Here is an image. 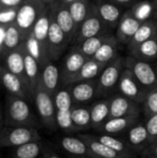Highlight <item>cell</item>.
<instances>
[{
  "label": "cell",
  "mask_w": 157,
  "mask_h": 158,
  "mask_svg": "<svg viewBox=\"0 0 157 158\" xmlns=\"http://www.w3.org/2000/svg\"><path fill=\"white\" fill-rule=\"evenodd\" d=\"M6 126H26L35 128L36 118L26 99L9 94L6 97L5 118Z\"/></svg>",
  "instance_id": "6da1fadb"
},
{
  "label": "cell",
  "mask_w": 157,
  "mask_h": 158,
  "mask_svg": "<svg viewBox=\"0 0 157 158\" xmlns=\"http://www.w3.org/2000/svg\"><path fill=\"white\" fill-rule=\"evenodd\" d=\"M45 6L46 5L42 0H23L19 5L15 24L23 41H25L31 32L36 19Z\"/></svg>",
  "instance_id": "7a4b0ae2"
},
{
  "label": "cell",
  "mask_w": 157,
  "mask_h": 158,
  "mask_svg": "<svg viewBox=\"0 0 157 158\" xmlns=\"http://www.w3.org/2000/svg\"><path fill=\"white\" fill-rule=\"evenodd\" d=\"M37 141H41V136L32 127L5 126L0 130V146L2 147H18Z\"/></svg>",
  "instance_id": "3957f363"
},
{
  "label": "cell",
  "mask_w": 157,
  "mask_h": 158,
  "mask_svg": "<svg viewBox=\"0 0 157 158\" xmlns=\"http://www.w3.org/2000/svg\"><path fill=\"white\" fill-rule=\"evenodd\" d=\"M32 100L34 101L43 125L51 131L56 130L57 125L56 121V107L54 98L42 87L40 82L34 91Z\"/></svg>",
  "instance_id": "277c9868"
},
{
  "label": "cell",
  "mask_w": 157,
  "mask_h": 158,
  "mask_svg": "<svg viewBox=\"0 0 157 158\" xmlns=\"http://www.w3.org/2000/svg\"><path fill=\"white\" fill-rule=\"evenodd\" d=\"M124 69V57L120 56L105 67L97 78V96L106 95L118 86L121 72Z\"/></svg>",
  "instance_id": "5b68a950"
},
{
  "label": "cell",
  "mask_w": 157,
  "mask_h": 158,
  "mask_svg": "<svg viewBox=\"0 0 157 158\" xmlns=\"http://www.w3.org/2000/svg\"><path fill=\"white\" fill-rule=\"evenodd\" d=\"M125 68L129 69L136 80L147 90L157 86V78L154 66L147 61L138 59L130 55L124 57Z\"/></svg>",
  "instance_id": "8992f818"
},
{
  "label": "cell",
  "mask_w": 157,
  "mask_h": 158,
  "mask_svg": "<svg viewBox=\"0 0 157 158\" xmlns=\"http://www.w3.org/2000/svg\"><path fill=\"white\" fill-rule=\"evenodd\" d=\"M108 29L109 27L101 19L96 12L94 5H93L90 14L78 28L71 44L74 45H79L88 38L99 35L101 33L109 32Z\"/></svg>",
  "instance_id": "52a82bcc"
},
{
  "label": "cell",
  "mask_w": 157,
  "mask_h": 158,
  "mask_svg": "<svg viewBox=\"0 0 157 158\" xmlns=\"http://www.w3.org/2000/svg\"><path fill=\"white\" fill-rule=\"evenodd\" d=\"M68 44L67 37L54 19L50 10V23L47 33V53L50 61L58 60L66 52Z\"/></svg>",
  "instance_id": "ba28073f"
},
{
  "label": "cell",
  "mask_w": 157,
  "mask_h": 158,
  "mask_svg": "<svg viewBox=\"0 0 157 158\" xmlns=\"http://www.w3.org/2000/svg\"><path fill=\"white\" fill-rule=\"evenodd\" d=\"M88 58L81 51L78 45H73L63 58L60 69V83L68 86L71 79L77 74Z\"/></svg>",
  "instance_id": "9c48e42d"
},
{
  "label": "cell",
  "mask_w": 157,
  "mask_h": 158,
  "mask_svg": "<svg viewBox=\"0 0 157 158\" xmlns=\"http://www.w3.org/2000/svg\"><path fill=\"white\" fill-rule=\"evenodd\" d=\"M118 88L122 95L130 99L131 101L142 102L145 99V96L149 90L145 89L133 76L132 72L125 68L121 72Z\"/></svg>",
  "instance_id": "30bf717a"
},
{
  "label": "cell",
  "mask_w": 157,
  "mask_h": 158,
  "mask_svg": "<svg viewBox=\"0 0 157 158\" xmlns=\"http://www.w3.org/2000/svg\"><path fill=\"white\" fill-rule=\"evenodd\" d=\"M49 6H50V10H51L54 19L56 20L57 25L60 27V29L64 32L68 43L71 44L76 34L77 29L71 18L68 6L56 0V2L50 4Z\"/></svg>",
  "instance_id": "8fae6325"
},
{
  "label": "cell",
  "mask_w": 157,
  "mask_h": 158,
  "mask_svg": "<svg viewBox=\"0 0 157 158\" xmlns=\"http://www.w3.org/2000/svg\"><path fill=\"white\" fill-rule=\"evenodd\" d=\"M24 46H25V42H22L18 47L6 53L3 56V60H4L5 67L21 81V82L23 83L29 94L28 80L25 74V68H24V56H23Z\"/></svg>",
  "instance_id": "7c38bea8"
},
{
  "label": "cell",
  "mask_w": 157,
  "mask_h": 158,
  "mask_svg": "<svg viewBox=\"0 0 157 158\" xmlns=\"http://www.w3.org/2000/svg\"><path fill=\"white\" fill-rule=\"evenodd\" d=\"M73 105H82L97 96V79L79 81L68 85Z\"/></svg>",
  "instance_id": "4fadbf2b"
},
{
  "label": "cell",
  "mask_w": 157,
  "mask_h": 158,
  "mask_svg": "<svg viewBox=\"0 0 157 158\" xmlns=\"http://www.w3.org/2000/svg\"><path fill=\"white\" fill-rule=\"evenodd\" d=\"M143 22L137 19L131 13L130 9H127L123 12L120 20L117 26L116 38L121 44L128 45L134 33Z\"/></svg>",
  "instance_id": "5bb4252c"
},
{
  "label": "cell",
  "mask_w": 157,
  "mask_h": 158,
  "mask_svg": "<svg viewBox=\"0 0 157 158\" xmlns=\"http://www.w3.org/2000/svg\"><path fill=\"white\" fill-rule=\"evenodd\" d=\"M94 6L101 19L109 28H117L124 12L122 6L111 2L110 0H99Z\"/></svg>",
  "instance_id": "9a60e30c"
},
{
  "label": "cell",
  "mask_w": 157,
  "mask_h": 158,
  "mask_svg": "<svg viewBox=\"0 0 157 158\" xmlns=\"http://www.w3.org/2000/svg\"><path fill=\"white\" fill-rule=\"evenodd\" d=\"M0 81L9 94L16 95L26 100L30 99L29 94L21 81L12 72H10L5 65L0 61Z\"/></svg>",
  "instance_id": "2e32d148"
},
{
  "label": "cell",
  "mask_w": 157,
  "mask_h": 158,
  "mask_svg": "<svg viewBox=\"0 0 157 158\" xmlns=\"http://www.w3.org/2000/svg\"><path fill=\"white\" fill-rule=\"evenodd\" d=\"M40 84L52 96L58 90L60 83V69L57 66L49 62L41 70Z\"/></svg>",
  "instance_id": "e0dca14e"
},
{
  "label": "cell",
  "mask_w": 157,
  "mask_h": 158,
  "mask_svg": "<svg viewBox=\"0 0 157 158\" xmlns=\"http://www.w3.org/2000/svg\"><path fill=\"white\" fill-rule=\"evenodd\" d=\"M23 56H24V68H25V74L28 80L29 85V94L30 99L32 100V96L34 91L40 81L41 76V69L37 63V61L31 56L26 48V44L23 49Z\"/></svg>",
  "instance_id": "ac0fdd59"
},
{
  "label": "cell",
  "mask_w": 157,
  "mask_h": 158,
  "mask_svg": "<svg viewBox=\"0 0 157 158\" xmlns=\"http://www.w3.org/2000/svg\"><path fill=\"white\" fill-rule=\"evenodd\" d=\"M106 65L107 64L99 62L92 57L88 58L86 62L83 64V66L81 68V69L77 72V74L71 79L68 85L79 82V81L97 79Z\"/></svg>",
  "instance_id": "d6986e66"
},
{
  "label": "cell",
  "mask_w": 157,
  "mask_h": 158,
  "mask_svg": "<svg viewBox=\"0 0 157 158\" xmlns=\"http://www.w3.org/2000/svg\"><path fill=\"white\" fill-rule=\"evenodd\" d=\"M156 30L157 20L149 19V20L143 21L140 25V27L138 28V30L134 33L133 37L131 38V40L130 41V43L127 45L129 54L130 52H132L136 47H138L143 42H145L151 38H154Z\"/></svg>",
  "instance_id": "ffe728a7"
},
{
  "label": "cell",
  "mask_w": 157,
  "mask_h": 158,
  "mask_svg": "<svg viewBox=\"0 0 157 158\" xmlns=\"http://www.w3.org/2000/svg\"><path fill=\"white\" fill-rule=\"evenodd\" d=\"M118 45L119 43L116 36L111 34L110 37L103 43L92 58L99 62L108 64L118 56Z\"/></svg>",
  "instance_id": "44dd1931"
},
{
  "label": "cell",
  "mask_w": 157,
  "mask_h": 158,
  "mask_svg": "<svg viewBox=\"0 0 157 158\" xmlns=\"http://www.w3.org/2000/svg\"><path fill=\"white\" fill-rule=\"evenodd\" d=\"M135 105L133 101L124 95H116L109 100V118L128 117L133 112Z\"/></svg>",
  "instance_id": "7402d4cb"
},
{
  "label": "cell",
  "mask_w": 157,
  "mask_h": 158,
  "mask_svg": "<svg viewBox=\"0 0 157 158\" xmlns=\"http://www.w3.org/2000/svg\"><path fill=\"white\" fill-rule=\"evenodd\" d=\"M24 42L28 52L37 61L41 70L46 64L51 62L47 53V46L38 42L31 33L28 35Z\"/></svg>",
  "instance_id": "603a6c76"
},
{
  "label": "cell",
  "mask_w": 157,
  "mask_h": 158,
  "mask_svg": "<svg viewBox=\"0 0 157 158\" xmlns=\"http://www.w3.org/2000/svg\"><path fill=\"white\" fill-rule=\"evenodd\" d=\"M49 23H50V7L49 5H46L45 7L43 9V11L40 13L38 19H36L31 34L34 36V38L43 44V45L47 46V33L49 29Z\"/></svg>",
  "instance_id": "cb8c5ba5"
},
{
  "label": "cell",
  "mask_w": 157,
  "mask_h": 158,
  "mask_svg": "<svg viewBox=\"0 0 157 158\" xmlns=\"http://www.w3.org/2000/svg\"><path fill=\"white\" fill-rule=\"evenodd\" d=\"M92 6L89 0H75L68 6L77 30L90 14Z\"/></svg>",
  "instance_id": "d4e9b609"
},
{
  "label": "cell",
  "mask_w": 157,
  "mask_h": 158,
  "mask_svg": "<svg viewBox=\"0 0 157 158\" xmlns=\"http://www.w3.org/2000/svg\"><path fill=\"white\" fill-rule=\"evenodd\" d=\"M130 55L138 59L144 60L150 63L156 62L157 42L155 40V38H151L141 44L132 52H130Z\"/></svg>",
  "instance_id": "484cf974"
},
{
  "label": "cell",
  "mask_w": 157,
  "mask_h": 158,
  "mask_svg": "<svg viewBox=\"0 0 157 158\" xmlns=\"http://www.w3.org/2000/svg\"><path fill=\"white\" fill-rule=\"evenodd\" d=\"M91 127L100 129L105 119L109 117V100L98 101L90 108Z\"/></svg>",
  "instance_id": "4316f807"
},
{
  "label": "cell",
  "mask_w": 157,
  "mask_h": 158,
  "mask_svg": "<svg viewBox=\"0 0 157 158\" xmlns=\"http://www.w3.org/2000/svg\"><path fill=\"white\" fill-rule=\"evenodd\" d=\"M72 123L77 131H85L91 128L90 108L73 105L70 109Z\"/></svg>",
  "instance_id": "83f0119b"
},
{
  "label": "cell",
  "mask_w": 157,
  "mask_h": 158,
  "mask_svg": "<svg viewBox=\"0 0 157 158\" xmlns=\"http://www.w3.org/2000/svg\"><path fill=\"white\" fill-rule=\"evenodd\" d=\"M80 138L83 141L86 147L88 148V151H91L93 155L103 158H118V152L110 149L109 147L105 146V144L101 143L97 140H94L93 138H91L87 135H81Z\"/></svg>",
  "instance_id": "f1b7e54d"
},
{
  "label": "cell",
  "mask_w": 157,
  "mask_h": 158,
  "mask_svg": "<svg viewBox=\"0 0 157 158\" xmlns=\"http://www.w3.org/2000/svg\"><path fill=\"white\" fill-rule=\"evenodd\" d=\"M111 34L112 33L110 32H105L96 36H93L84 40L78 46L87 58H91L99 49V47L103 44V43L110 37Z\"/></svg>",
  "instance_id": "f546056e"
},
{
  "label": "cell",
  "mask_w": 157,
  "mask_h": 158,
  "mask_svg": "<svg viewBox=\"0 0 157 158\" xmlns=\"http://www.w3.org/2000/svg\"><path fill=\"white\" fill-rule=\"evenodd\" d=\"M22 42H24V41L22 40V38L20 36V33H19L16 24L12 23V24L7 25L6 27V31H5L2 57L8 51L13 50L14 48L18 47Z\"/></svg>",
  "instance_id": "4dcf8cb0"
},
{
  "label": "cell",
  "mask_w": 157,
  "mask_h": 158,
  "mask_svg": "<svg viewBox=\"0 0 157 158\" xmlns=\"http://www.w3.org/2000/svg\"><path fill=\"white\" fill-rule=\"evenodd\" d=\"M130 9L132 15L142 22L154 19V4L151 0H139Z\"/></svg>",
  "instance_id": "1f68e13d"
},
{
  "label": "cell",
  "mask_w": 157,
  "mask_h": 158,
  "mask_svg": "<svg viewBox=\"0 0 157 158\" xmlns=\"http://www.w3.org/2000/svg\"><path fill=\"white\" fill-rule=\"evenodd\" d=\"M61 145L65 151L75 156H86L88 148L81 138L65 137L61 140Z\"/></svg>",
  "instance_id": "d6a6232c"
},
{
  "label": "cell",
  "mask_w": 157,
  "mask_h": 158,
  "mask_svg": "<svg viewBox=\"0 0 157 158\" xmlns=\"http://www.w3.org/2000/svg\"><path fill=\"white\" fill-rule=\"evenodd\" d=\"M53 98H54L56 111L70 110L73 106L69 88L58 89L56 91V93L54 94Z\"/></svg>",
  "instance_id": "836d02e7"
},
{
  "label": "cell",
  "mask_w": 157,
  "mask_h": 158,
  "mask_svg": "<svg viewBox=\"0 0 157 158\" xmlns=\"http://www.w3.org/2000/svg\"><path fill=\"white\" fill-rule=\"evenodd\" d=\"M41 149L42 144L40 141L31 142L16 147L14 154L16 158H36L40 155Z\"/></svg>",
  "instance_id": "e575fe53"
},
{
  "label": "cell",
  "mask_w": 157,
  "mask_h": 158,
  "mask_svg": "<svg viewBox=\"0 0 157 158\" xmlns=\"http://www.w3.org/2000/svg\"><path fill=\"white\" fill-rule=\"evenodd\" d=\"M129 118L123 117V118H113L105 122V124L102 125V129L104 131L108 133H117L121 131H123L128 123H129Z\"/></svg>",
  "instance_id": "d590c367"
},
{
  "label": "cell",
  "mask_w": 157,
  "mask_h": 158,
  "mask_svg": "<svg viewBox=\"0 0 157 158\" xmlns=\"http://www.w3.org/2000/svg\"><path fill=\"white\" fill-rule=\"evenodd\" d=\"M56 121L57 128L65 131H77L72 123L70 110L66 111H56Z\"/></svg>",
  "instance_id": "8d00e7d4"
},
{
  "label": "cell",
  "mask_w": 157,
  "mask_h": 158,
  "mask_svg": "<svg viewBox=\"0 0 157 158\" xmlns=\"http://www.w3.org/2000/svg\"><path fill=\"white\" fill-rule=\"evenodd\" d=\"M18 8L19 6L17 7L0 6V25L7 26L9 24L15 23Z\"/></svg>",
  "instance_id": "74e56055"
},
{
  "label": "cell",
  "mask_w": 157,
  "mask_h": 158,
  "mask_svg": "<svg viewBox=\"0 0 157 158\" xmlns=\"http://www.w3.org/2000/svg\"><path fill=\"white\" fill-rule=\"evenodd\" d=\"M148 137L147 130L143 126H137L133 129L129 133V140L132 144H141L143 142H144Z\"/></svg>",
  "instance_id": "f35d334b"
},
{
  "label": "cell",
  "mask_w": 157,
  "mask_h": 158,
  "mask_svg": "<svg viewBox=\"0 0 157 158\" xmlns=\"http://www.w3.org/2000/svg\"><path fill=\"white\" fill-rule=\"evenodd\" d=\"M97 141L100 142L101 143L105 144V146L109 147L110 149L118 152V153L122 152L125 148L124 144L120 141H118V140H117V139H115L109 135H102L97 139Z\"/></svg>",
  "instance_id": "ab89813d"
},
{
  "label": "cell",
  "mask_w": 157,
  "mask_h": 158,
  "mask_svg": "<svg viewBox=\"0 0 157 158\" xmlns=\"http://www.w3.org/2000/svg\"><path fill=\"white\" fill-rule=\"evenodd\" d=\"M144 100L147 110L153 115L157 114V86L148 91Z\"/></svg>",
  "instance_id": "60d3db41"
},
{
  "label": "cell",
  "mask_w": 157,
  "mask_h": 158,
  "mask_svg": "<svg viewBox=\"0 0 157 158\" xmlns=\"http://www.w3.org/2000/svg\"><path fill=\"white\" fill-rule=\"evenodd\" d=\"M146 130H147V133L153 137L157 136V114L153 115L149 121L147 122V126H146Z\"/></svg>",
  "instance_id": "b9f144b4"
},
{
  "label": "cell",
  "mask_w": 157,
  "mask_h": 158,
  "mask_svg": "<svg viewBox=\"0 0 157 158\" xmlns=\"http://www.w3.org/2000/svg\"><path fill=\"white\" fill-rule=\"evenodd\" d=\"M23 2V0H0V6L17 7Z\"/></svg>",
  "instance_id": "7bdbcfd3"
},
{
  "label": "cell",
  "mask_w": 157,
  "mask_h": 158,
  "mask_svg": "<svg viewBox=\"0 0 157 158\" xmlns=\"http://www.w3.org/2000/svg\"><path fill=\"white\" fill-rule=\"evenodd\" d=\"M111 2L124 7V6H131L132 5H134L136 2H138L139 0H110Z\"/></svg>",
  "instance_id": "ee69618b"
},
{
  "label": "cell",
  "mask_w": 157,
  "mask_h": 158,
  "mask_svg": "<svg viewBox=\"0 0 157 158\" xmlns=\"http://www.w3.org/2000/svg\"><path fill=\"white\" fill-rule=\"evenodd\" d=\"M6 27V26L5 25H0V57H2V54H3V43H4Z\"/></svg>",
  "instance_id": "f6af8a7d"
},
{
  "label": "cell",
  "mask_w": 157,
  "mask_h": 158,
  "mask_svg": "<svg viewBox=\"0 0 157 158\" xmlns=\"http://www.w3.org/2000/svg\"><path fill=\"white\" fill-rule=\"evenodd\" d=\"M153 4H154V19L157 20V0L153 1Z\"/></svg>",
  "instance_id": "bcb514c9"
},
{
  "label": "cell",
  "mask_w": 157,
  "mask_h": 158,
  "mask_svg": "<svg viewBox=\"0 0 157 158\" xmlns=\"http://www.w3.org/2000/svg\"><path fill=\"white\" fill-rule=\"evenodd\" d=\"M57 1H59L60 3H62V4L66 5V6H68L70 3H72V2L75 1V0H57Z\"/></svg>",
  "instance_id": "7dc6e473"
},
{
  "label": "cell",
  "mask_w": 157,
  "mask_h": 158,
  "mask_svg": "<svg viewBox=\"0 0 157 158\" xmlns=\"http://www.w3.org/2000/svg\"><path fill=\"white\" fill-rule=\"evenodd\" d=\"M45 5H50V4H52V3H54V2H56V0H42Z\"/></svg>",
  "instance_id": "c3c4849f"
},
{
  "label": "cell",
  "mask_w": 157,
  "mask_h": 158,
  "mask_svg": "<svg viewBox=\"0 0 157 158\" xmlns=\"http://www.w3.org/2000/svg\"><path fill=\"white\" fill-rule=\"evenodd\" d=\"M2 125H3V118H2V114H1V109H0V130L2 129Z\"/></svg>",
  "instance_id": "681fc988"
},
{
  "label": "cell",
  "mask_w": 157,
  "mask_h": 158,
  "mask_svg": "<svg viewBox=\"0 0 157 158\" xmlns=\"http://www.w3.org/2000/svg\"><path fill=\"white\" fill-rule=\"evenodd\" d=\"M154 69H155V74H156V78H157V64L154 65Z\"/></svg>",
  "instance_id": "f907efd6"
},
{
  "label": "cell",
  "mask_w": 157,
  "mask_h": 158,
  "mask_svg": "<svg viewBox=\"0 0 157 158\" xmlns=\"http://www.w3.org/2000/svg\"><path fill=\"white\" fill-rule=\"evenodd\" d=\"M48 158H59V157H58L57 156H56V155H51V156H50Z\"/></svg>",
  "instance_id": "816d5d0a"
},
{
  "label": "cell",
  "mask_w": 157,
  "mask_h": 158,
  "mask_svg": "<svg viewBox=\"0 0 157 158\" xmlns=\"http://www.w3.org/2000/svg\"><path fill=\"white\" fill-rule=\"evenodd\" d=\"M154 38H155V41L157 42V30H156V31H155V34Z\"/></svg>",
  "instance_id": "f5cc1de1"
},
{
  "label": "cell",
  "mask_w": 157,
  "mask_h": 158,
  "mask_svg": "<svg viewBox=\"0 0 157 158\" xmlns=\"http://www.w3.org/2000/svg\"><path fill=\"white\" fill-rule=\"evenodd\" d=\"M155 153H156V155H157V147H156V150H155Z\"/></svg>",
  "instance_id": "db71d44e"
},
{
  "label": "cell",
  "mask_w": 157,
  "mask_h": 158,
  "mask_svg": "<svg viewBox=\"0 0 157 158\" xmlns=\"http://www.w3.org/2000/svg\"><path fill=\"white\" fill-rule=\"evenodd\" d=\"M0 86H1V81H0Z\"/></svg>",
  "instance_id": "11a10c76"
},
{
  "label": "cell",
  "mask_w": 157,
  "mask_h": 158,
  "mask_svg": "<svg viewBox=\"0 0 157 158\" xmlns=\"http://www.w3.org/2000/svg\"><path fill=\"white\" fill-rule=\"evenodd\" d=\"M151 1H155V0H151Z\"/></svg>",
  "instance_id": "9f6ffc18"
},
{
  "label": "cell",
  "mask_w": 157,
  "mask_h": 158,
  "mask_svg": "<svg viewBox=\"0 0 157 158\" xmlns=\"http://www.w3.org/2000/svg\"><path fill=\"white\" fill-rule=\"evenodd\" d=\"M0 158H1V156H0Z\"/></svg>",
  "instance_id": "6f0895ef"
}]
</instances>
